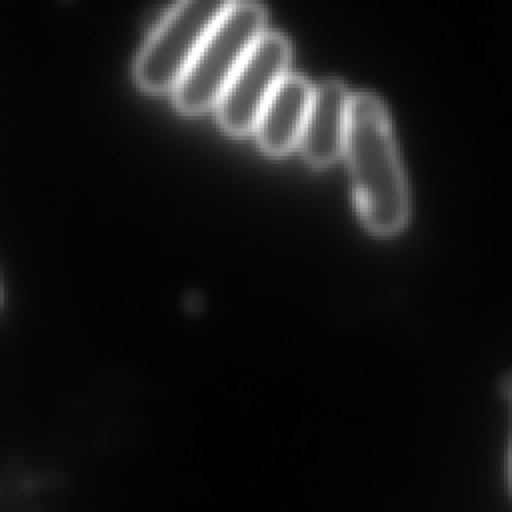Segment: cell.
I'll use <instances>...</instances> for the list:
<instances>
[{
    "instance_id": "obj_5",
    "label": "cell",
    "mask_w": 512,
    "mask_h": 512,
    "mask_svg": "<svg viewBox=\"0 0 512 512\" xmlns=\"http://www.w3.org/2000/svg\"><path fill=\"white\" fill-rule=\"evenodd\" d=\"M350 100L352 92L336 78H328L312 88L298 140V148L310 164L326 166L344 152Z\"/></svg>"
},
{
    "instance_id": "obj_1",
    "label": "cell",
    "mask_w": 512,
    "mask_h": 512,
    "mask_svg": "<svg viewBox=\"0 0 512 512\" xmlns=\"http://www.w3.org/2000/svg\"><path fill=\"white\" fill-rule=\"evenodd\" d=\"M344 154L364 224L376 234L398 232L408 218V190L388 112L372 92H352Z\"/></svg>"
},
{
    "instance_id": "obj_6",
    "label": "cell",
    "mask_w": 512,
    "mask_h": 512,
    "mask_svg": "<svg viewBox=\"0 0 512 512\" xmlns=\"http://www.w3.org/2000/svg\"><path fill=\"white\" fill-rule=\"evenodd\" d=\"M312 84L300 74H284L266 98L254 124L258 144L268 154H284L298 146L312 98Z\"/></svg>"
},
{
    "instance_id": "obj_4",
    "label": "cell",
    "mask_w": 512,
    "mask_h": 512,
    "mask_svg": "<svg viewBox=\"0 0 512 512\" xmlns=\"http://www.w3.org/2000/svg\"><path fill=\"white\" fill-rule=\"evenodd\" d=\"M290 62V42L278 30H264L246 52L214 110L220 126L230 134L254 130L258 114L286 74Z\"/></svg>"
},
{
    "instance_id": "obj_3",
    "label": "cell",
    "mask_w": 512,
    "mask_h": 512,
    "mask_svg": "<svg viewBox=\"0 0 512 512\" xmlns=\"http://www.w3.org/2000/svg\"><path fill=\"white\" fill-rule=\"evenodd\" d=\"M226 4L224 0H184L172 6L138 52L134 64L138 86L152 94L172 92Z\"/></svg>"
},
{
    "instance_id": "obj_2",
    "label": "cell",
    "mask_w": 512,
    "mask_h": 512,
    "mask_svg": "<svg viewBox=\"0 0 512 512\" xmlns=\"http://www.w3.org/2000/svg\"><path fill=\"white\" fill-rule=\"evenodd\" d=\"M264 30L266 10L258 2H228L172 90L178 110L200 114L214 108L234 70Z\"/></svg>"
},
{
    "instance_id": "obj_7",
    "label": "cell",
    "mask_w": 512,
    "mask_h": 512,
    "mask_svg": "<svg viewBox=\"0 0 512 512\" xmlns=\"http://www.w3.org/2000/svg\"><path fill=\"white\" fill-rule=\"evenodd\" d=\"M508 476H510V486H512V448H510V462H508Z\"/></svg>"
}]
</instances>
